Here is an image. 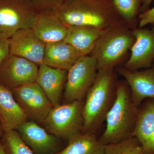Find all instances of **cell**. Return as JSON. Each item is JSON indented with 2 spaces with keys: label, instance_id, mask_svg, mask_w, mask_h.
Segmentation results:
<instances>
[{
  "label": "cell",
  "instance_id": "1",
  "mask_svg": "<svg viewBox=\"0 0 154 154\" xmlns=\"http://www.w3.org/2000/svg\"><path fill=\"white\" fill-rule=\"evenodd\" d=\"M66 26H87L101 31L120 19L112 0H64L54 9Z\"/></svg>",
  "mask_w": 154,
  "mask_h": 154
},
{
  "label": "cell",
  "instance_id": "2",
  "mask_svg": "<svg viewBox=\"0 0 154 154\" xmlns=\"http://www.w3.org/2000/svg\"><path fill=\"white\" fill-rule=\"evenodd\" d=\"M117 73L115 69L98 70L83 106L82 132L95 133L105 121L116 97Z\"/></svg>",
  "mask_w": 154,
  "mask_h": 154
},
{
  "label": "cell",
  "instance_id": "3",
  "mask_svg": "<svg viewBox=\"0 0 154 154\" xmlns=\"http://www.w3.org/2000/svg\"><path fill=\"white\" fill-rule=\"evenodd\" d=\"M138 107L133 102L129 86L125 80L118 81L116 97L106 116V128L99 141L106 145L119 142L132 136Z\"/></svg>",
  "mask_w": 154,
  "mask_h": 154
},
{
  "label": "cell",
  "instance_id": "4",
  "mask_svg": "<svg viewBox=\"0 0 154 154\" xmlns=\"http://www.w3.org/2000/svg\"><path fill=\"white\" fill-rule=\"evenodd\" d=\"M132 30L121 20L102 31L90 55L98 69H115L121 65L134 43Z\"/></svg>",
  "mask_w": 154,
  "mask_h": 154
},
{
  "label": "cell",
  "instance_id": "5",
  "mask_svg": "<svg viewBox=\"0 0 154 154\" xmlns=\"http://www.w3.org/2000/svg\"><path fill=\"white\" fill-rule=\"evenodd\" d=\"M84 103L75 101L54 107L41 123L49 133L69 140L82 132Z\"/></svg>",
  "mask_w": 154,
  "mask_h": 154
},
{
  "label": "cell",
  "instance_id": "6",
  "mask_svg": "<svg viewBox=\"0 0 154 154\" xmlns=\"http://www.w3.org/2000/svg\"><path fill=\"white\" fill-rule=\"evenodd\" d=\"M97 61L92 56L81 57L68 71L63 96L65 103L83 101L95 81Z\"/></svg>",
  "mask_w": 154,
  "mask_h": 154
},
{
  "label": "cell",
  "instance_id": "7",
  "mask_svg": "<svg viewBox=\"0 0 154 154\" xmlns=\"http://www.w3.org/2000/svg\"><path fill=\"white\" fill-rule=\"evenodd\" d=\"M38 11L28 0H0V35L9 38L18 30L31 28Z\"/></svg>",
  "mask_w": 154,
  "mask_h": 154
},
{
  "label": "cell",
  "instance_id": "8",
  "mask_svg": "<svg viewBox=\"0 0 154 154\" xmlns=\"http://www.w3.org/2000/svg\"><path fill=\"white\" fill-rule=\"evenodd\" d=\"M11 91L16 101L31 121L41 123L54 107L36 82Z\"/></svg>",
  "mask_w": 154,
  "mask_h": 154
},
{
  "label": "cell",
  "instance_id": "9",
  "mask_svg": "<svg viewBox=\"0 0 154 154\" xmlns=\"http://www.w3.org/2000/svg\"><path fill=\"white\" fill-rule=\"evenodd\" d=\"M38 69L36 64L10 54L0 65V83L12 90L35 82Z\"/></svg>",
  "mask_w": 154,
  "mask_h": 154
},
{
  "label": "cell",
  "instance_id": "10",
  "mask_svg": "<svg viewBox=\"0 0 154 154\" xmlns=\"http://www.w3.org/2000/svg\"><path fill=\"white\" fill-rule=\"evenodd\" d=\"M131 30L135 40L123 66L131 71L149 68L154 62V25L151 29L137 27Z\"/></svg>",
  "mask_w": 154,
  "mask_h": 154
},
{
  "label": "cell",
  "instance_id": "11",
  "mask_svg": "<svg viewBox=\"0 0 154 154\" xmlns=\"http://www.w3.org/2000/svg\"><path fill=\"white\" fill-rule=\"evenodd\" d=\"M10 54L26 59L39 66L43 63L46 43L31 28L17 31L9 38Z\"/></svg>",
  "mask_w": 154,
  "mask_h": 154
},
{
  "label": "cell",
  "instance_id": "12",
  "mask_svg": "<svg viewBox=\"0 0 154 154\" xmlns=\"http://www.w3.org/2000/svg\"><path fill=\"white\" fill-rule=\"evenodd\" d=\"M115 70L127 83L133 102L137 107L146 99H154V62L150 67L144 70H129L119 65Z\"/></svg>",
  "mask_w": 154,
  "mask_h": 154
},
{
  "label": "cell",
  "instance_id": "13",
  "mask_svg": "<svg viewBox=\"0 0 154 154\" xmlns=\"http://www.w3.org/2000/svg\"><path fill=\"white\" fill-rule=\"evenodd\" d=\"M16 130L35 153L53 154L57 150L58 138L35 122H25L19 125Z\"/></svg>",
  "mask_w": 154,
  "mask_h": 154
},
{
  "label": "cell",
  "instance_id": "14",
  "mask_svg": "<svg viewBox=\"0 0 154 154\" xmlns=\"http://www.w3.org/2000/svg\"><path fill=\"white\" fill-rule=\"evenodd\" d=\"M36 36L45 43L63 41L68 27L53 10L38 11L31 27Z\"/></svg>",
  "mask_w": 154,
  "mask_h": 154
},
{
  "label": "cell",
  "instance_id": "15",
  "mask_svg": "<svg viewBox=\"0 0 154 154\" xmlns=\"http://www.w3.org/2000/svg\"><path fill=\"white\" fill-rule=\"evenodd\" d=\"M132 136L137 138L146 154H154V99H146L139 107Z\"/></svg>",
  "mask_w": 154,
  "mask_h": 154
},
{
  "label": "cell",
  "instance_id": "16",
  "mask_svg": "<svg viewBox=\"0 0 154 154\" xmlns=\"http://www.w3.org/2000/svg\"><path fill=\"white\" fill-rule=\"evenodd\" d=\"M67 71L41 64L38 66L36 82L54 107L60 105L66 83Z\"/></svg>",
  "mask_w": 154,
  "mask_h": 154
},
{
  "label": "cell",
  "instance_id": "17",
  "mask_svg": "<svg viewBox=\"0 0 154 154\" xmlns=\"http://www.w3.org/2000/svg\"><path fill=\"white\" fill-rule=\"evenodd\" d=\"M0 119L5 132L17 130L28 116L14 98L12 91L0 83Z\"/></svg>",
  "mask_w": 154,
  "mask_h": 154
},
{
  "label": "cell",
  "instance_id": "18",
  "mask_svg": "<svg viewBox=\"0 0 154 154\" xmlns=\"http://www.w3.org/2000/svg\"><path fill=\"white\" fill-rule=\"evenodd\" d=\"M81 57L74 48L64 41L47 43L43 63L68 72Z\"/></svg>",
  "mask_w": 154,
  "mask_h": 154
},
{
  "label": "cell",
  "instance_id": "19",
  "mask_svg": "<svg viewBox=\"0 0 154 154\" xmlns=\"http://www.w3.org/2000/svg\"><path fill=\"white\" fill-rule=\"evenodd\" d=\"M102 32L90 26H69L63 41L74 48L81 56L89 55Z\"/></svg>",
  "mask_w": 154,
  "mask_h": 154
},
{
  "label": "cell",
  "instance_id": "20",
  "mask_svg": "<svg viewBox=\"0 0 154 154\" xmlns=\"http://www.w3.org/2000/svg\"><path fill=\"white\" fill-rule=\"evenodd\" d=\"M103 144L92 132H82L69 140L68 145L57 154H104Z\"/></svg>",
  "mask_w": 154,
  "mask_h": 154
},
{
  "label": "cell",
  "instance_id": "21",
  "mask_svg": "<svg viewBox=\"0 0 154 154\" xmlns=\"http://www.w3.org/2000/svg\"><path fill=\"white\" fill-rule=\"evenodd\" d=\"M142 0H112L120 20L131 30L137 27Z\"/></svg>",
  "mask_w": 154,
  "mask_h": 154
},
{
  "label": "cell",
  "instance_id": "22",
  "mask_svg": "<svg viewBox=\"0 0 154 154\" xmlns=\"http://www.w3.org/2000/svg\"><path fill=\"white\" fill-rule=\"evenodd\" d=\"M104 154H146L138 140L134 136L116 143L105 145Z\"/></svg>",
  "mask_w": 154,
  "mask_h": 154
},
{
  "label": "cell",
  "instance_id": "23",
  "mask_svg": "<svg viewBox=\"0 0 154 154\" xmlns=\"http://www.w3.org/2000/svg\"><path fill=\"white\" fill-rule=\"evenodd\" d=\"M1 140L9 154H34L16 130L5 132Z\"/></svg>",
  "mask_w": 154,
  "mask_h": 154
},
{
  "label": "cell",
  "instance_id": "24",
  "mask_svg": "<svg viewBox=\"0 0 154 154\" xmlns=\"http://www.w3.org/2000/svg\"><path fill=\"white\" fill-rule=\"evenodd\" d=\"M38 11L54 10L64 0H28Z\"/></svg>",
  "mask_w": 154,
  "mask_h": 154
},
{
  "label": "cell",
  "instance_id": "25",
  "mask_svg": "<svg viewBox=\"0 0 154 154\" xmlns=\"http://www.w3.org/2000/svg\"><path fill=\"white\" fill-rule=\"evenodd\" d=\"M138 27L144 28L147 25H154V7L149 9L138 16Z\"/></svg>",
  "mask_w": 154,
  "mask_h": 154
},
{
  "label": "cell",
  "instance_id": "26",
  "mask_svg": "<svg viewBox=\"0 0 154 154\" xmlns=\"http://www.w3.org/2000/svg\"><path fill=\"white\" fill-rule=\"evenodd\" d=\"M9 54V38L0 35V65Z\"/></svg>",
  "mask_w": 154,
  "mask_h": 154
},
{
  "label": "cell",
  "instance_id": "27",
  "mask_svg": "<svg viewBox=\"0 0 154 154\" xmlns=\"http://www.w3.org/2000/svg\"><path fill=\"white\" fill-rule=\"evenodd\" d=\"M153 0H142L141 5L140 14L143 13L150 8L151 4Z\"/></svg>",
  "mask_w": 154,
  "mask_h": 154
},
{
  "label": "cell",
  "instance_id": "28",
  "mask_svg": "<svg viewBox=\"0 0 154 154\" xmlns=\"http://www.w3.org/2000/svg\"><path fill=\"white\" fill-rule=\"evenodd\" d=\"M0 154H9L1 140H0Z\"/></svg>",
  "mask_w": 154,
  "mask_h": 154
},
{
  "label": "cell",
  "instance_id": "29",
  "mask_svg": "<svg viewBox=\"0 0 154 154\" xmlns=\"http://www.w3.org/2000/svg\"><path fill=\"white\" fill-rule=\"evenodd\" d=\"M5 133V131H4V128H3L2 121H1V119H0V140L2 139Z\"/></svg>",
  "mask_w": 154,
  "mask_h": 154
}]
</instances>
